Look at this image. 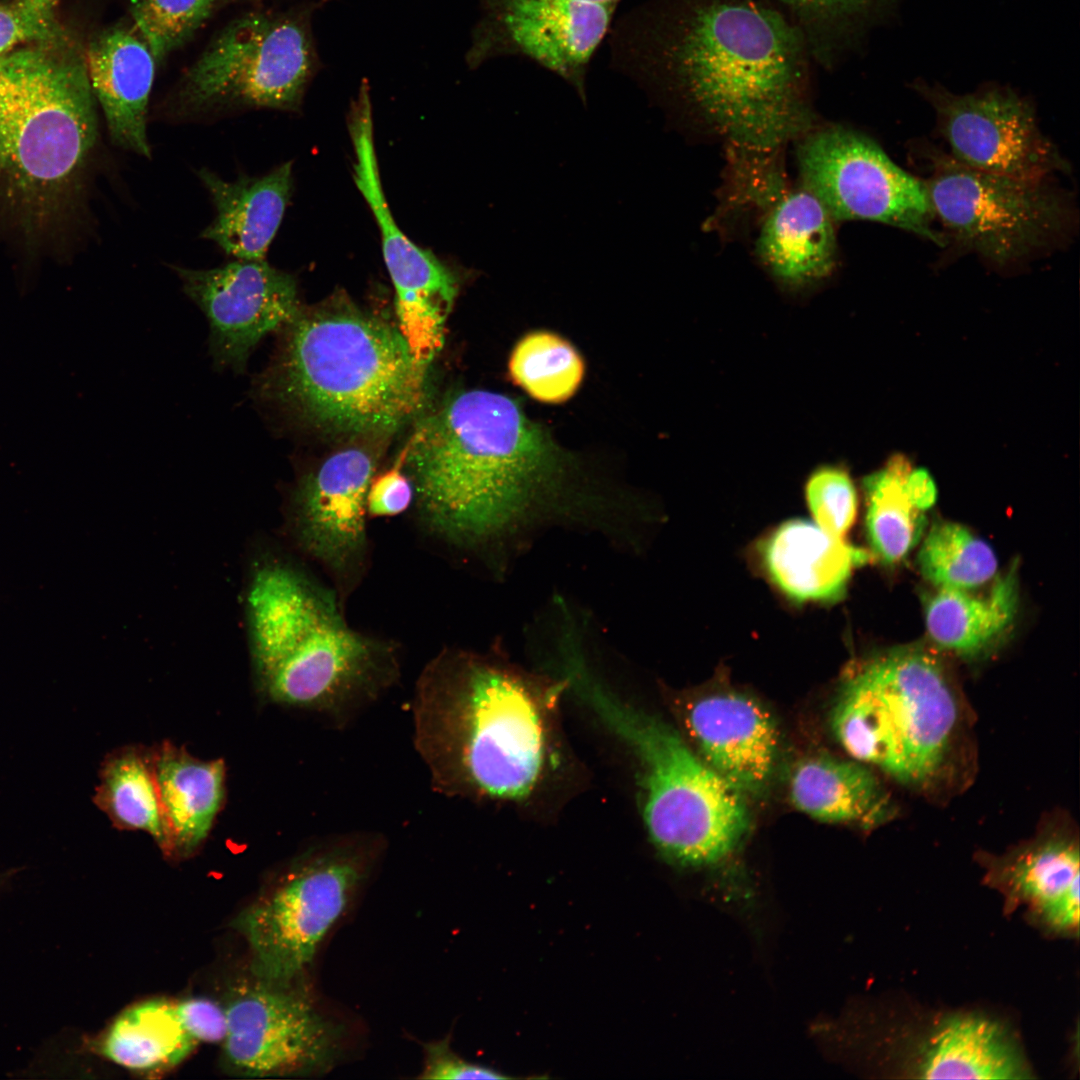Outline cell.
Masks as SVG:
<instances>
[{
	"label": "cell",
	"mask_w": 1080,
	"mask_h": 1080,
	"mask_svg": "<svg viewBox=\"0 0 1080 1080\" xmlns=\"http://www.w3.org/2000/svg\"><path fill=\"white\" fill-rule=\"evenodd\" d=\"M610 64L656 103L694 112L733 148L767 158L806 133L800 35L750 0H646L614 21Z\"/></svg>",
	"instance_id": "cell-1"
},
{
	"label": "cell",
	"mask_w": 1080,
	"mask_h": 1080,
	"mask_svg": "<svg viewBox=\"0 0 1080 1080\" xmlns=\"http://www.w3.org/2000/svg\"><path fill=\"white\" fill-rule=\"evenodd\" d=\"M425 529L458 548L493 544L553 497L563 461L517 401L457 392L424 416L401 450Z\"/></svg>",
	"instance_id": "cell-2"
},
{
	"label": "cell",
	"mask_w": 1080,
	"mask_h": 1080,
	"mask_svg": "<svg viewBox=\"0 0 1080 1080\" xmlns=\"http://www.w3.org/2000/svg\"><path fill=\"white\" fill-rule=\"evenodd\" d=\"M278 331L251 396L302 425L347 435L392 432L421 410L426 373L399 329L348 304L302 307Z\"/></svg>",
	"instance_id": "cell-3"
},
{
	"label": "cell",
	"mask_w": 1080,
	"mask_h": 1080,
	"mask_svg": "<svg viewBox=\"0 0 1080 1080\" xmlns=\"http://www.w3.org/2000/svg\"><path fill=\"white\" fill-rule=\"evenodd\" d=\"M543 702L535 686L503 664L444 649L415 686L413 739L432 787L453 797L518 798L541 775Z\"/></svg>",
	"instance_id": "cell-4"
},
{
	"label": "cell",
	"mask_w": 1080,
	"mask_h": 1080,
	"mask_svg": "<svg viewBox=\"0 0 1080 1080\" xmlns=\"http://www.w3.org/2000/svg\"><path fill=\"white\" fill-rule=\"evenodd\" d=\"M246 612L256 674L276 703L342 724L400 677L398 646L354 629L334 590L287 563L253 570Z\"/></svg>",
	"instance_id": "cell-5"
},
{
	"label": "cell",
	"mask_w": 1080,
	"mask_h": 1080,
	"mask_svg": "<svg viewBox=\"0 0 1080 1080\" xmlns=\"http://www.w3.org/2000/svg\"><path fill=\"white\" fill-rule=\"evenodd\" d=\"M971 716L944 665L901 648L858 665L832 708V731L855 760L926 797L968 784L974 764Z\"/></svg>",
	"instance_id": "cell-6"
},
{
	"label": "cell",
	"mask_w": 1080,
	"mask_h": 1080,
	"mask_svg": "<svg viewBox=\"0 0 1080 1080\" xmlns=\"http://www.w3.org/2000/svg\"><path fill=\"white\" fill-rule=\"evenodd\" d=\"M575 686L640 760L644 818L661 853L684 867L711 866L730 856L749 827L744 794L663 721L619 701L588 674Z\"/></svg>",
	"instance_id": "cell-7"
},
{
	"label": "cell",
	"mask_w": 1080,
	"mask_h": 1080,
	"mask_svg": "<svg viewBox=\"0 0 1080 1080\" xmlns=\"http://www.w3.org/2000/svg\"><path fill=\"white\" fill-rule=\"evenodd\" d=\"M62 41L0 56V172L25 192L68 180L97 137L86 51Z\"/></svg>",
	"instance_id": "cell-8"
},
{
	"label": "cell",
	"mask_w": 1080,
	"mask_h": 1080,
	"mask_svg": "<svg viewBox=\"0 0 1080 1080\" xmlns=\"http://www.w3.org/2000/svg\"><path fill=\"white\" fill-rule=\"evenodd\" d=\"M325 1L235 17L182 73L166 105L182 115L297 110L320 67L312 17Z\"/></svg>",
	"instance_id": "cell-9"
},
{
	"label": "cell",
	"mask_w": 1080,
	"mask_h": 1080,
	"mask_svg": "<svg viewBox=\"0 0 1080 1080\" xmlns=\"http://www.w3.org/2000/svg\"><path fill=\"white\" fill-rule=\"evenodd\" d=\"M384 849L383 836L374 832L321 840L242 911L235 927L249 945L255 977L281 984L302 981Z\"/></svg>",
	"instance_id": "cell-10"
},
{
	"label": "cell",
	"mask_w": 1080,
	"mask_h": 1080,
	"mask_svg": "<svg viewBox=\"0 0 1080 1080\" xmlns=\"http://www.w3.org/2000/svg\"><path fill=\"white\" fill-rule=\"evenodd\" d=\"M924 180L935 218L962 246L999 266L1051 248L1072 224L1064 194L1027 180L966 167L935 151Z\"/></svg>",
	"instance_id": "cell-11"
},
{
	"label": "cell",
	"mask_w": 1080,
	"mask_h": 1080,
	"mask_svg": "<svg viewBox=\"0 0 1080 1080\" xmlns=\"http://www.w3.org/2000/svg\"><path fill=\"white\" fill-rule=\"evenodd\" d=\"M796 154L801 186L834 221L878 222L947 244L933 227L924 180L898 166L870 137L841 125L808 130Z\"/></svg>",
	"instance_id": "cell-12"
},
{
	"label": "cell",
	"mask_w": 1080,
	"mask_h": 1080,
	"mask_svg": "<svg viewBox=\"0 0 1080 1080\" xmlns=\"http://www.w3.org/2000/svg\"><path fill=\"white\" fill-rule=\"evenodd\" d=\"M224 1009L225 1056L246 1076L326 1073L343 1056V1026L318 1006L302 981L256 978L238 987Z\"/></svg>",
	"instance_id": "cell-13"
},
{
	"label": "cell",
	"mask_w": 1080,
	"mask_h": 1080,
	"mask_svg": "<svg viewBox=\"0 0 1080 1080\" xmlns=\"http://www.w3.org/2000/svg\"><path fill=\"white\" fill-rule=\"evenodd\" d=\"M349 128L355 152L353 178L381 231L383 256L395 288L398 329L415 360L426 366L443 346L445 322L458 293V281L435 256L408 239L394 221L381 186L366 85L360 86L352 104Z\"/></svg>",
	"instance_id": "cell-14"
},
{
	"label": "cell",
	"mask_w": 1080,
	"mask_h": 1080,
	"mask_svg": "<svg viewBox=\"0 0 1080 1080\" xmlns=\"http://www.w3.org/2000/svg\"><path fill=\"white\" fill-rule=\"evenodd\" d=\"M465 60L471 69L499 57L526 58L556 74L587 103V74L618 6L570 0H478Z\"/></svg>",
	"instance_id": "cell-15"
},
{
	"label": "cell",
	"mask_w": 1080,
	"mask_h": 1080,
	"mask_svg": "<svg viewBox=\"0 0 1080 1080\" xmlns=\"http://www.w3.org/2000/svg\"><path fill=\"white\" fill-rule=\"evenodd\" d=\"M375 468L367 450L342 449L303 475L291 496L296 544L328 574L341 604L368 568L367 494Z\"/></svg>",
	"instance_id": "cell-16"
},
{
	"label": "cell",
	"mask_w": 1080,
	"mask_h": 1080,
	"mask_svg": "<svg viewBox=\"0 0 1080 1080\" xmlns=\"http://www.w3.org/2000/svg\"><path fill=\"white\" fill-rule=\"evenodd\" d=\"M172 269L209 321V351L217 369L243 373L261 339L301 308L294 277L265 260L236 259L206 270Z\"/></svg>",
	"instance_id": "cell-17"
},
{
	"label": "cell",
	"mask_w": 1080,
	"mask_h": 1080,
	"mask_svg": "<svg viewBox=\"0 0 1080 1080\" xmlns=\"http://www.w3.org/2000/svg\"><path fill=\"white\" fill-rule=\"evenodd\" d=\"M938 129L948 154L974 170L1027 180L1067 169L1041 131L1031 106L1009 90L952 95L933 93Z\"/></svg>",
	"instance_id": "cell-18"
},
{
	"label": "cell",
	"mask_w": 1080,
	"mask_h": 1080,
	"mask_svg": "<svg viewBox=\"0 0 1080 1080\" xmlns=\"http://www.w3.org/2000/svg\"><path fill=\"white\" fill-rule=\"evenodd\" d=\"M890 1069L905 1078L1030 1079L1015 1032L977 1011L923 1015L885 1037Z\"/></svg>",
	"instance_id": "cell-19"
},
{
	"label": "cell",
	"mask_w": 1080,
	"mask_h": 1080,
	"mask_svg": "<svg viewBox=\"0 0 1080 1080\" xmlns=\"http://www.w3.org/2000/svg\"><path fill=\"white\" fill-rule=\"evenodd\" d=\"M984 883L1003 897L1007 915L1024 906L1049 935L1079 933V838L1070 819L1054 816L1036 834L1001 855L976 857Z\"/></svg>",
	"instance_id": "cell-20"
},
{
	"label": "cell",
	"mask_w": 1080,
	"mask_h": 1080,
	"mask_svg": "<svg viewBox=\"0 0 1080 1080\" xmlns=\"http://www.w3.org/2000/svg\"><path fill=\"white\" fill-rule=\"evenodd\" d=\"M698 755L742 794L763 790L776 765L779 737L770 713L732 691L692 700L684 714Z\"/></svg>",
	"instance_id": "cell-21"
},
{
	"label": "cell",
	"mask_w": 1080,
	"mask_h": 1080,
	"mask_svg": "<svg viewBox=\"0 0 1080 1080\" xmlns=\"http://www.w3.org/2000/svg\"><path fill=\"white\" fill-rule=\"evenodd\" d=\"M86 63L113 142L150 158L146 123L157 65L130 20L97 33L87 46Z\"/></svg>",
	"instance_id": "cell-22"
},
{
	"label": "cell",
	"mask_w": 1080,
	"mask_h": 1080,
	"mask_svg": "<svg viewBox=\"0 0 1080 1080\" xmlns=\"http://www.w3.org/2000/svg\"><path fill=\"white\" fill-rule=\"evenodd\" d=\"M770 207L756 244L770 274L789 288H805L829 277L837 263L834 219L808 190L783 191Z\"/></svg>",
	"instance_id": "cell-23"
},
{
	"label": "cell",
	"mask_w": 1080,
	"mask_h": 1080,
	"mask_svg": "<svg viewBox=\"0 0 1080 1080\" xmlns=\"http://www.w3.org/2000/svg\"><path fill=\"white\" fill-rule=\"evenodd\" d=\"M772 581L791 599L831 601L845 592L853 570L870 555L802 519L781 524L761 545Z\"/></svg>",
	"instance_id": "cell-24"
},
{
	"label": "cell",
	"mask_w": 1080,
	"mask_h": 1080,
	"mask_svg": "<svg viewBox=\"0 0 1080 1080\" xmlns=\"http://www.w3.org/2000/svg\"><path fill=\"white\" fill-rule=\"evenodd\" d=\"M198 174L216 210L201 237L236 259L265 260L290 198L292 163L263 176H240L235 181L224 180L208 169Z\"/></svg>",
	"instance_id": "cell-25"
},
{
	"label": "cell",
	"mask_w": 1080,
	"mask_h": 1080,
	"mask_svg": "<svg viewBox=\"0 0 1080 1080\" xmlns=\"http://www.w3.org/2000/svg\"><path fill=\"white\" fill-rule=\"evenodd\" d=\"M793 805L823 822L874 829L897 817L899 807L878 776L855 759L815 756L794 768L789 783Z\"/></svg>",
	"instance_id": "cell-26"
},
{
	"label": "cell",
	"mask_w": 1080,
	"mask_h": 1080,
	"mask_svg": "<svg viewBox=\"0 0 1080 1080\" xmlns=\"http://www.w3.org/2000/svg\"><path fill=\"white\" fill-rule=\"evenodd\" d=\"M153 754L172 857L189 856L207 837L221 807L224 761H202L170 743Z\"/></svg>",
	"instance_id": "cell-27"
},
{
	"label": "cell",
	"mask_w": 1080,
	"mask_h": 1080,
	"mask_svg": "<svg viewBox=\"0 0 1080 1080\" xmlns=\"http://www.w3.org/2000/svg\"><path fill=\"white\" fill-rule=\"evenodd\" d=\"M1016 568L999 577L986 594L938 588L925 605L932 641L960 656H977L1000 639L1016 616L1019 590Z\"/></svg>",
	"instance_id": "cell-28"
},
{
	"label": "cell",
	"mask_w": 1080,
	"mask_h": 1080,
	"mask_svg": "<svg viewBox=\"0 0 1080 1080\" xmlns=\"http://www.w3.org/2000/svg\"><path fill=\"white\" fill-rule=\"evenodd\" d=\"M197 1044L184 1028L176 1002L153 999L121 1012L90 1048L127 1069L155 1071L179 1064Z\"/></svg>",
	"instance_id": "cell-29"
},
{
	"label": "cell",
	"mask_w": 1080,
	"mask_h": 1080,
	"mask_svg": "<svg viewBox=\"0 0 1080 1080\" xmlns=\"http://www.w3.org/2000/svg\"><path fill=\"white\" fill-rule=\"evenodd\" d=\"M95 802L120 829L142 830L172 857L170 831L160 801L154 754L128 748L113 754L101 770Z\"/></svg>",
	"instance_id": "cell-30"
},
{
	"label": "cell",
	"mask_w": 1080,
	"mask_h": 1080,
	"mask_svg": "<svg viewBox=\"0 0 1080 1080\" xmlns=\"http://www.w3.org/2000/svg\"><path fill=\"white\" fill-rule=\"evenodd\" d=\"M911 468L904 455L896 454L864 480L867 537L872 552L886 564L903 560L919 542L926 525L925 511L916 506L906 489Z\"/></svg>",
	"instance_id": "cell-31"
},
{
	"label": "cell",
	"mask_w": 1080,
	"mask_h": 1080,
	"mask_svg": "<svg viewBox=\"0 0 1080 1080\" xmlns=\"http://www.w3.org/2000/svg\"><path fill=\"white\" fill-rule=\"evenodd\" d=\"M509 373L515 384L544 403L568 400L578 389L584 363L578 351L561 336L534 331L512 350Z\"/></svg>",
	"instance_id": "cell-32"
},
{
	"label": "cell",
	"mask_w": 1080,
	"mask_h": 1080,
	"mask_svg": "<svg viewBox=\"0 0 1080 1080\" xmlns=\"http://www.w3.org/2000/svg\"><path fill=\"white\" fill-rule=\"evenodd\" d=\"M922 575L937 588L971 590L989 582L998 563L993 549L966 527L935 523L918 555Z\"/></svg>",
	"instance_id": "cell-33"
},
{
	"label": "cell",
	"mask_w": 1080,
	"mask_h": 1080,
	"mask_svg": "<svg viewBox=\"0 0 1080 1080\" xmlns=\"http://www.w3.org/2000/svg\"><path fill=\"white\" fill-rule=\"evenodd\" d=\"M253 0H129V20L157 66L186 45L220 10Z\"/></svg>",
	"instance_id": "cell-34"
},
{
	"label": "cell",
	"mask_w": 1080,
	"mask_h": 1080,
	"mask_svg": "<svg viewBox=\"0 0 1080 1080\" xmlns=\"http://www.w3.org/2000/svg\"><path fill=\"white\" fill-rule=\"evenodd\" d=\"M806 499L815 523L827 532L843 537L854 523L857 494L847 471L823 466L806 484Z\"/></svg>",
	"instance_id": "cell-35"
},
{
	"label": "cell",
	"mask_w": 1080,
	"mask_h": 1080,
	"mask_svg": "<svg viewBox=\"0 0 1080 1080\" xmlns=\"http://www.w3.org/2000/svg\"><path fill=\"white\" fill-rule=\"evenodd\" d=\"M60 0H6L0 3V56L26 43L63 39L57 22Z\"/></svg>",
	"instance_id": "cell-36"
},
{
	"label": "cell",
	"mask_w": 1080,
	"mask_h": 1080,
	"mask_svg": "<svg viewBox=\"0 0 1080 1080\" xmlns=\"http://www.w3.org/2000/svg\"><path fill=\"white\" fill-rule=\"evenodd\" d=\"M414 501L412 482L404 471V459L400 452L394 465L375 474L367 494L369 520L394 517L404 513Z\"/></svg>",
	"instance_id": "cell-37"
},
{
	"label": "cell",
	"mask_w": 1080,
	"mask_h": 1080,
	"mask_svg": "<svg viewBox=\"0 0 1080 1080\" xmlns=\"http://www.w3.org/2000/svg\"><path fill=\"white\" fill-rule=\"evenodd\" d=\"M424 1061L418 1078L432 1080L505 1079L500 1072L466 1061L450 1046L449 1037L423 1044Z\"/></svg>",
	"instance_id": "cell-38"
},
{
	"label": "cell",
	"mask_w": 1080,
	"mask_h": 1080,
	"mask_svg": "<svg viewBox=\"0 0 1080 1080\" xmlns=\"http://www.w3.org/2000/svg\"><path fill=\"white\" fill-rule=\"evenodd\" d=\"M179 1018L186 1031L199 1042H223L227 1031L225 1009L203 998L176 1002Z\"/></svg>",
	"instance_id": "cell-39"
},
{
	"label": "cell",
	"mask_w": 1080,
	"mask_h": 1080,
	"mask_svg": "<svg viewBox=\"0 0 1080 1080\" xmlns=\"http://www.w3.org/2000/svg\"><path fill=\"white\" fill-rule=\"evenodd\" d=\"M808 20H836L854 11L864 0H777Z\"/></svg>",
	"instance_id": "cell-40"
},
{
	"label": "cell",
	"mask_w": 1080,
	"mask_h": 1080,
	"mask_svg": "<svg viewBox=\"0 0 1080 1080\" xmlns=\"http://www.w3.org/2000/svg\"><path fill=\"white\" fill-rule=\"evenodd\" d=\"M906 489L916 506L925 512L936 501V485L926 469L911 468L906 477Z\"/></svg>",
	"instance_id": "cell-41"
},
{
	"label": "cell",
	"mask_w": 1080,
	"mask_h": 1080,
	"mask_svg": "<svg viewBox=\"0 0 1080 1080\" xmlns=\"http://www.w3.org/2000/svg\"><path fill=\"white\" fill-rule=\"evenodd\" d=\"M570 1L584 2V3H591V4H609V5L618 6L619 3L622 0H570Z\"/></svg>",
	"instance_id": "cell-42"
},
{
	"label": "cell",
	"mask_w": 1080,
	"mask_h": 1080,
	"mask_svg": "<svg viewBox=\"0 0 1080 1080\" xmlns=\"http://www.w3.org/2000/svg\"><path fill=\"white\" fill-rule=\"evenodd\" d=\"M259 1H263V0H253V2H255V3L259 2Z\"/></svg>",
	"instance_id": "cell-43"
},
{
	"label": "cell",
	"mask_w": 1080,
	"mask_h": 1080,
	"mask_svg": "<svg viewBox=\"0 0 1080 1080\" xmlns=\"http://www.w3.org/2000/svg\"><path fill=\"white\" fill-rule=\"evenodd\" d=\"M1 882H2V879L0 878V884H1Z\"/></svg>",
	"instance_id": "cell-44"
}]
</instances>
